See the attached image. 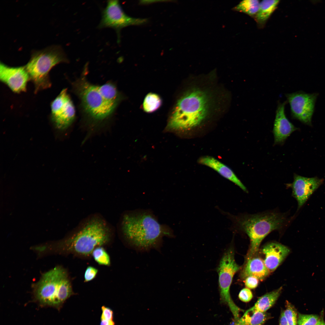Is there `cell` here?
I'll list each match as a JSON object with an SVG mask.
<instances>
[{"label":"cell","mask_w":325,"mask_h":325,"mask_svg":"<svg viewBox=\"0 0 325 325\" xmlns=\"http://www.w3.org/2000/svg\"><path fill=\"white\" fill-rule=\"evenodd\" d=\"M110 238V232L106 223L95 218L87 221L65 239L56 243L35 246L33 249L39 257L51 254H72L89 258L96 248L107 244Z\"/></svg>","instance_id":"cell-1"},{"label":"cell","mask_w":325,"mask_h":325,"mask_svg":"<svg viewBox=\"0 0 325 325\" xmlns=\"http://www.w3.org/2000/svg\"><path fill=\"white\" fill-rule=\"evenodd\" d=\"M82 110L93 126H98L110 117L121 99L116 87L107 83L101 85L91 83L82 76L73 84Z\"/></svg>","instance_id":"cell-2"},{"label":"cell","mask_w":325,"mask_h":325,"mask_svg":"<svg viewBox=\"0 0 325 325\" xmlns=\"http://www.w3.org/2000/svg\"><path fill=\"white\" fill-rule=\"evenodd\" d=\"M235 230L244 233L249 237L250 246L247 259L257 252L264 239L271 232L285 229L289 222L286 213L271 210L255 214L234 215L227 214Z\"/></svg>","instance_id":"cell-3"},{"label":"cell","mask_w":325,"mask_h":325,"mask_svg":"<svg viewBox=\"0 0 325 325\" xmlns=\"http://www.w3.org/2000/svg\"><path fill=\"white\" fill-rule=\"evenodd\" d=\"M122 230L125 238L132 246L141 249L158 248L163 237L170 235L155 217L147 212H133L125 215Z\"/></svg>","instance_id":"cell-4"},{"label":"cell","mask_w":325,"mask_h":325,"mask_svg":"<svg viewBox=\"0 0 325 325\" xmlns=\"http://www.w3.org/2000/svg\"><path fill=\"white\" fill-rule=\"evenodd\" d=\"M34 300L43 307L59 310L65 302L74 295L67 270L57 266L43 274L32 286Z\"/></svg>","instance_id":"cell-5"},{"label":"cell","mask_w":325,"mask_h":325,"mask_svg":"<svg viewBox=\"0 0 325 325\" xmlns=\"http://www.w3.org/2000/svg\"><path fill=\"white\" fill-rule=\"evenodd\" d=\"M207 94L198 88L187 91L178 101L167 125L169 129L183 130L200 125L209 113V100Z\"/></svg>","instance_id":"cell-6"},{"label":"cell","mask_w":325,"mask_h":325,"mask_svg":"<svg viewBox=\"0 0 325 325\" xmlns=\"http://www.w3.org/2000/svg\"><path fill=\"white\" fill-rule=\"evenodd\" d=\"M68 60L60 46H49L40 50L34 51L25 67L34 83L35 92L48 88L51 83L49 76L51 70L61 63H67Z\"/></svg>","instance_id":"cell-7"},{"label":"cell","mask_w":325,"mask_h":325,"mask_svg":"<svg viewBox=\"0 0 325 325\" xmlns=\"http://www.w3.org/2000/svg\"><path fill=\"white\" fill-rule=\"evenodd\" d=\"M240 268L235 261L234 250L231 247L224 252L217 269L221 301L228 305L236 321L239 319V313L241 309L232 300L230 289L234 276Z\"/></svg>","instance_id":"cell-8"},{"label":"cell","mask_w":325,"mask_h":325,"mask_svg":"<svg viewBox=\"0 0 325 325\" xmlns=\"http://www.w3.org/2000/svg\"><path fill=\"white\" fill-rule=\"evenodd\" d=\"M147 22L146 19L132 17L123 11L118 1L109 0L103 10L99 29L110 28L118 34L122 28L130 25H140Z\"/></svg>","instance_id":"cell-9"},{"label":"cell","mask_w":325,"mask_h":325,"mask_svg":"<svg viewBox=\"0 0 325 325\" xmlns=\"http://www.w3.org/2000/svg\"><path fill=\"white\" fill-rule=\"evenodd\" d=\"M318 95L317 93H307L302 91L286 94L292 118L311 126V119Z\"/></svg>","instance_id":"cell-10"},{"label":"cell","mask_w":325,"mask_h":325,"mask_svg":"<svg viewBox=\"0 0 325 325\" xmlns=\"http://www.w3.org/2000/svg\"><path fill=\"white\" fill-rule=\"evenodd\" d=\"M51 118L56 127L60 130L69 127L75 117L74 105L68 94L67 89H63L51 104Z\"/></svg>","instance_id":"cell-11"},{"label":"cell","mask_w":325,"mask_h":325,"mask_svg":"<svg viewBox=\"0 0 325 325\" xmlns=\"http://www.w3.org/2000/svg\"><path fill=\"white\" fill-rule=\"evenodd\" d=\"M0 79L13 91L19 93L26 91L27 83L30 79L25 66L10 67L1 62Z\"/></svg>","instance_id":"cell-12"},{"label":"cell","mask_w":325,"mask_h":325,"mask_svg":"<svg viewBox=\"0 0 325 325\" xmlns=\"http://www.w3.org/2000/svg\"><path fill=\"white\" fill-rule=\"evenodd\" d=\"M323 180L317 177L307 178L295 174L294 181L287 186L292 189V195L296 200L298 209L300 208L308 198L323 183Z\"/></svg>","instance_id":"cell-13"},{"label":"cell","mask_w":325,"mask_h":325,"mask_svg":"<svg viewBox=\"0 0 325 325\" xmlns=\"http://www.w3.org/2000/svg\"><path fill=\"white\" fill-rule=\"evenodd\" d=\"M287 102L278 103L273 130L275 144L283 142L292 132L298 129L286 116L285 107Z\"/></svg>","instance_id":"cell-14"},{"label":"cell","mask_w":325,"mask_h":325,"mask_svg":"<svg viewBox=\"0 0 325 325\" xmlns=\"http://www.w3.org/2000/svg\"><path fill=\"white\" fill-rule=\"evenodd\" d=\"M262 251L264 257V262L270 272L276 269L290 252L286 246L274 242L266 244Z\"/></svg>","instance_id":"cell-15"},{"label":"cell","mask_w":325,"mask_h":325,"mask_svg":"<svg viewBox=\"0 0 325 325\" xmlns=\"http://www.w3.org/2000/svg\"><path fill=\"white\" fill-rule=\"evenodd\" d=\"M199 162L208 166L217 171L221 175L239 187L246 193L248 191L246 187L238 178L233 171L227 166L214 158L210 156L201 157Z\"/></svg>","instance_id":"cell-16"},{"label":"cell","mask_w":325,"mask_h":325,"mask_svg":"<svg viewBox=\"0 0 325 325\" xmlns=\"http://www.w3.org/2000/svg\"><path fill=\"white\" fill-rule=\"evenodd\" d=\"M269 273L263 260L259 257H253L247 259L240 276L243 279L249 276H253L259 280H263L268 276Z\"/></svg>","instance_id":"cell-17"},{"label":"cell","mask_w":325,"mask_h":325,"mask_svg":"<svg viewBox=\"0 0 325 325\" xmlns=\"http://www.w3.org/2000/svg\"><path fill=\"white\" fill-rule=\"evenodd\" d=\"M279 0H264L260 2L259 9L254 18L260 28L264 27L271 15L277 8Z\"/></svg>","instance_id":"cell-18"},{"label":"cell","mask_w":325,"mask_h":325,"mask_svg":"<svg viewBox=\"0 0 325 325\" xmlns=\"http://www.w3.org/2000/svg\"><path fill=\"white\" fill-rule=\"evenodd\" d=\"M282 287L268 293L259 298L255 305L247 311L265 312L274 304L281 292Z\"/></svg>","instance_id":"cell-19"},{"label":"cell","mask_w":325,"mask_h":325,"mask_svg":"<svg viewBox=\"0 0 325 325\" xmlns=\"http://www.w3.org/2000/svg\"><path fill=\"white\" fill-rule=\"evenodd\" d=\"M251 314L246 312L237 321L236 325H262L268 319V316L265 312L250 311Z\"/></svg>","instance_id":"cell-20"},{"label":"cell","mask_w":325,"mask_h":325,"mask_svg":"<svg viewBox=\"0 0 325 325\" xmlns=\"http://www.w3.org/2000/svg\"><path fill=\"white\" fill-rule=\"evenodd\" d=\"M259 4L258 0H244L240 2L233 9L244 13L254 18L259 10Z\"/></svg>","instance_id":"cell-21"},{"label":"cell","mask_w":325,"mask_h":325,"mask_svg":"<svg viewBox=\"0 0 325 325\" xmlns=\"http://www.w3.org/2000/svg\"><path fill=\"white\" fill-rule=\"evenodd\" d=\"M162 104L161 98L158 94L150 93L145 97L143 104V107L145 112L151 113L157 110L160 107Z\"/></svg>","instance_id":"cell-22"},{"label":"cell","mask_w":325,"mask_h":325,"mask_svg":"<svg viewBox=\"0 0 325 325\" xmlns=\"http://www.w3.org/2000/svg\"><path fill=\"white\" fill-rule=\"evenodd\" d=\"M91 256L99 265L108 266L110 265V256L103 246L96 248L93 251Z\"/></svg>","instance_id":"cell-23"},{"label":"cell","mask_w":325,"mask_h":325,"mask_svg":"<svg viewBox=\"0 0 325 325\" xmlns=\"http://www.w3.org/2000/svg\"><path fill=\"white\" fill-rule=\"evenodd\" d=\"M283 313L287 320L289 325H297V312L292 304L287 302L286 309Z\"/></svg>","instance_id":"cell-24"},{"label":"cell","mask_w":325,"mask_h":325,"mask_svg":"<svg viewBox=\"0 0 325 325\" xmlns=\"http://www.w3.org/2000/svg\"><path fill=\"white\" fill-rule=\"evenodd\" d=\"M319 319L316 315L299 314L297 323L298 325H316Z\"/></svg>","instance_id":"cell-25"},{"label":"cell","mask_w":325,"mask_h":325,"mask_svg":"<svg viewBox=\"0 0 325 325\" xmlns=\"http://www.w3.org/2000/svg\"><path fill=\"white\" fill-rule=\"evenodd\" d=\"M98 272V270L96 268L89 266L85 269L84 274V282L90 281L96 277Z\"/></svg>","instance_id":"cell-26"},{"label":"cell","mask_w":325,"mask_h":325,"mask_svg":"<svg viewBox=\"0 0 325 325\" xmlns=\"http://www.w3.org/2000/svg\"><path fill=\"white\" fill-rule=\"evenodd\" d=\"M102 314L101 319L113 320V312L110 308L105 306L101 307Z\"/></svg>","instance_id":"cell-27"},{"label":"cell","mask_w":325,"mask_h":325,"mask_svg":"<svg viewBox=\"0 0 325 325\" xmlns=\"http://www.w3.org/2000/svg\"><path fill=\"white\" fill-rule=\"evenodd\" d=\"M238 297L241 301L248 302L252 299L253 295L252 292L249 288H244L240 291Z\"/></svg>","instance_id":"cell-28"},{"label":"cell","mask_w":325,"mask_h":325,"mask_svg":"<svg viewBox=\"0 0 325 325\" xmlns=\"http://www.w3.org/2000/svg\"><path fill=\"white\" fill-rule=\"evenodd\" d=\"M258 279L253 276H249L245 278L244 283L246 286L249 289H254L258 286Z\"/></svg>","instance_id":"cell-29"},{"label":"cell","mask_w":325,"mask_h":325,"mask_svg":"<svg viewBox=\"0 0 325 325\" xmlns=\"http://www.w3.org/2000/svg\"><path fill=\"white\" fill-rule=\"evenodd\" d=\"M279 322L280 325H289L287 320L283 312L281 314Z\"/></svg>","instance_id":"cell-30"},{"label":"cell","mask_w":325,"mask_h":325,"mask_svg":"<svg viewBox=\"0 0 325 325\" xmlns=\"http://www.w3.org/2000/svg\"><path fill=\"white\" fill-rule=\"evenodd\" d=\"M114 320H108L101 319L100 325H115Z\"/></svg>","instance_id":"cell-31"},{"label":"cell","mask_w":325,"mask_h":325,"mask_svg":"<svg viewBox=\"0 0 325 325\" xmlns=\"http://www.w3.org/2000/svg\"><path fill=\"white\" fill-rule=\"evenodd\" d=\"M316 325H325V323L322 318L320 319L318 323Z\"/></svg>","instance_id":"cell-32"}]
</instances>
